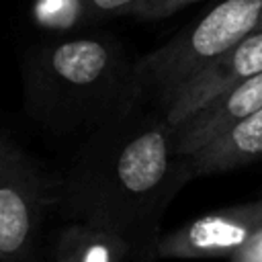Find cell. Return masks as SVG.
I'll return each mask as SVG.
<instances>
[{
    "instance_id": "1",
    "label": "cell",
    "mask_w": 262,
    "mask_h": 262,
    "mask_svg": "<svg viewBox=\"0 0 262 262\" xmlns=\"http://www.w3.org/2000/svg\"><path fill=\"white\" fill-rule=\"evenodd\" d=\"M143 104L88 133L72 166L55 176V211L117 231L158 260L162 217L188 180L166 113Z\"/></svg>"
},
{
    "instance_id": "2",
    "label": "cell",
    "mask_w": 262,
    "mask_h": 262,
    "mask_svg": "<svg viewBox=\"0 0 262 262\" xmlns=\"http://www.w3.org/2000/svg\"><path fill=\"white\" fill-rule=\"evenodd\" d=\"M25 111L57 131H94L143 104L135 61L106 35L35 47L23 63Z\"/></svg>"
},
{
    "instance_id": "3",
    "label": "cell",
    "mask_w": 262,
    "mask_h": 262,
    "mask_svg": "<svg viewBox=\"0 0 262 262\" xmlns=\"http://www.w3.org/2000/svg\"><path fill=\"white\" fill-rule=\"evenodd\" d=\"M262 23V0H217L201 18L162 47L135 59L143 98L164 108L172 94L211 59L239 43Z\"/></svg>"
},
{
    "instance_id": "4",
    "label": "cell",
    "mask_w": 262,
    "mask_h": 262,
    "mask_svg": "<svg viewBox=\"0 0 262 262\" xmlns=\"http://www.w3.org/2000/svg\"><path fill=\"white\" fill-rule=\"evenodd\" d=\"M55 207V176L0 129V262H49L43 227Z\"/></svg>"
},
{
    "instance_id": "5",
    "label": "cell",
    "mask_w": 262,
    "mask_h": 262,
    "mask_svg": "<svg viewBox=\"0 0 262 262\" xmlns=\"http://www.w3.org/2000/svg\"><path fill=\"white\" fill-rule=\"evenodd\" d=\"M262 229V199L194 217L162 233L156 256L172 260L233 258Z\"/></svg>"
},
{
    "instance_id": "6",
    "label": "cell",
    "mask_w": 262,
    "mask_h": 262,
    "mask_svg": "<svg viewBox=\"0 0 262 262\" xmlns=\"http://www.w3.org/2000/svg\"><path fill=\"white\" fill-rule=\"evenodd\" d=\"M262 72V29L250 33L239 43L211 59L192 78H188L162 108L172 127L199 111L217 94L242 84Z\"/></svg>"
},
{
    "instance_id": "7",
    "label": "cell",
    "mask_w": 262,
    "mask_h": 262,
    "mask_svg": "<svg viewBox=\"0 0 262 262\" xmlns=\"http://www.w3.org/2000/svg\"><path fill=\"white\" fill-rule=\"evenodd\" d=\"M262 108V72L242 84L217 94L199 111L188 115L174 127V143L178 156H188L219 137L235 123Z\"/></svg>"
},
{
    "instance_id": "8",
    "label": "cell",
    "mask_w": 262,
    "mask_h": 262,
    "mask_svg": "<svg viewBox=\"0 0 262 262\" xmlns=\"http://www.w3.org/2000/svg\"><path fill=\"white\" fill-rule=\"evenodd\" d=\"M262 158V108L235 123L196 151L182 156L186 180L231 172Z\"/></svg>"
},
{
    "instance_id": "9",
    "label": "cell",
    "mask_w": 262,
    "mask_h": 262,
    "mask_svg": "<svg viewBox=\"0 0 262 262\" xmlns=\"http://www.w3.org/2000/svg\"><path fill=\"white\" fill-rule=\"evenodd\" d=\"M127 237L100 225L68 221L49 244V262H154Z\"/></svg>"
},
{
    "instance_id": "10",
    "label": "cell",
    "mask_w": 262,
    "mask_h": 262,
    "mask_svg": "<svg viewBox=\"0 0 262 262\" xmlns=\"http://www.w3.org/2000/svg\"><path fill=\"white\" fill-rule=\"evenodd\" d=\"M31 16L43 31L63 33L96 23L90 0H33Z\"/></svg>"
},
{
    "instance_id": "11",
    "label": "cell",
    "mask_w": 262,
    "mask_h": 262,
    "mask_svg": "<svg viewBox=\"0 0 262 262\" xmlns=\"http://www.w3.org/2000/svg\"><path fill=\"white\" fill-rule=\"evenodd\" d=\"M199 0H141L131 16H137L141 20H160V18H166L170 14H176L178 10L194 4Z\"/></svg>"
},
{
    "instance_id": "12",
    "label": "cell",
    "mask_w": 262,
    "mask_h": 262,
    "mask_svg": "<svg viewBox=\"0 0 262 262\" xmlns=\"http://www.w3.org/2000/svg\"><path fill=\"white\" fill-rule=\"evenodd\" d=\"M141 0H90V6L94 10L96 20L106 16H119V14H131L133 8Z\"/></svg>"
},
{
    "instance_id": "13",
    "label": "cell",
    "mask_w": 262,
    "mask_h": 262,
    "mask_svg": "<svg viewBox=\"0 0 262 262\" xmlns=\"http://www.w3.org/2000/svg\"><path fill=\"white\" fill-rule=\"evenodd\" d=\"M229 262H262V229Z\"/></svg>"
},
{
    "instance_id": "14",
    "label": "cell",
    "mask_w": 262,
    "mask_h": 262,
    "mask_svg": "<svg viewBox=\"0 0 262 262\" xmlns=\"http://www.w3.org/2000/svg\"><path fill=\"white\" fill-rule=\"evenodd\" d=\"M260 29H262V23H260Z\"/></svg>"
}]
</instances>
